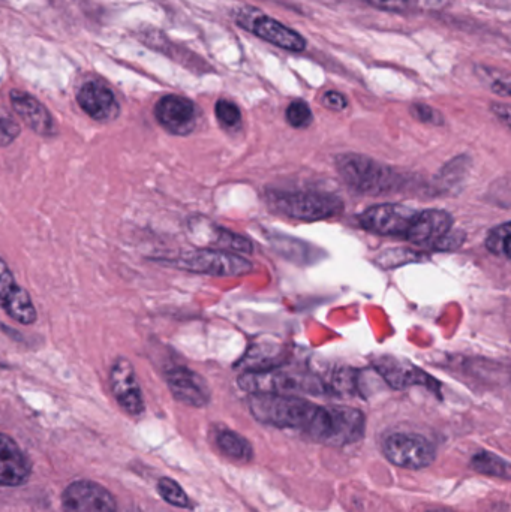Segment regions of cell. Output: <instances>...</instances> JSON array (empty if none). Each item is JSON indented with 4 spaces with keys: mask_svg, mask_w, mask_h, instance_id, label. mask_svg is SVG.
<instances>
[{
    "mask_svg": "<svg viewBox=\"0 0 511 512\" xmlns=\"http://www.w3.org/2000/svg\"><path fill=\"white\" fill-rule=\"evenodd\" d=\"M383 451L393 465L413 471L429 468L437 457L435 445L417 433H392L384 439Z\"/></svg>",
    "mask_w": 511,
    "mask_h": 512,
    "instance_id": "8992f818",
    "label": "cell"
},
{
    "mask_svg": "<svg viewBox=\"0 0 511 512\" xmlns=\"http://www.w3.org/2000/svg\"><path fill=\"white\" fill-rule=\"evenodd\" d=\"M216 119L219 120L224 128L234 129L239 128L242 123V113L240 108L234 102L228 99H219L215 105Z\"/></svg>",
    "mask_w": 511,
    "mask_h": 512,
    "instance_id": "484cf974",
    "label": "cell"
},
{
    "mask_svg": "<svg viewBox=\"0 0 511 512\" xmlns=\"http://www.w3.org/2000/svg\"><path fill=\"white\" fill-rule=\"evenodd\" d=\"M111 393L126 414L140 417L144 412L143 393L135 375L134 366L125 357L114 361L110 370Z\"/></svg>",
    "mask_w": 511,
    "mask_h": 512,
    "instance_id": "ba28073f",
    "label": "cell"
},
{
    "mask_svg": "<svg viewBox=\"0 0 511 512\" xmlns=\"http://www.w3.org/2000/svg\"><path fill=\"white\" fill-rule=\"evenodd\" d=\"M239 385L242 390L251 394H318L327 393V385L320 376L299 370L282 369L281 366L273 369L248 372L240 376Z\"/></svg>",
    "mask_w": 511,
    "mask_h": 512,
    "instance_id": "3957f363",
    "label": "cell"
},
{
    "mask_svg": "<svg viewBox=\"0 0 511 512\" xmlns=\"http://www.w3.org/2000/svg\"><path fill=\"white\" fill-rule=\"evenodd\" d=\"M453 218L444 210H425L417 213L407 233V240L417 246L437 249L441 240L452 231Z\"/></svg>",
    "mask_w": 511,
    "mask_h": 512,
    "instance_id": "4fadbf2b",
    "label": "cell"
},
{
    "mask_svg": "<svg viewBox=\"0 0 511 512\" xmlns=\"http://www.w3.org/2000/svg\"><path fill=\"white\" fill-rule=\"evenodd\" d=\"M29 472V462L17 442L0 433V487L20 486Z\"/></svg>",
    "mask_w": 511,
    "mask_h": 512,
    "instance_id": "d6986e66",
    "label": "cell"
},
{
    "mask_svg": "<svg viewBox=\"0 0 511 512\" xmlns=\"http://www.w3.org/2000/svg\"><path fill=\"white\" fill-rule=\"evenodd\" d=\"M411 114H413L414 119L422 123H428V125L441 126L444 123V117L440 111L435 110L431 105L422 104V102L411 105Z\"/></svg>",
    "mask_w": 511,
    "mask_h": 512,
    "instance_id": "83f0119b",
    "label": "cell"
},
{
    "mask_svg": "<svg viewBox=\"0 0 511 512\" xmlns=\"http://www.w3.org/2000/svg\"><path fill=\"white\" fill-rule=\"evenodd\" d=\"M158 492L164 501H167L170 505H174V507H192L188 495H186L182 487H180L176 481L171 480V478H161V480H159Z\"/></svg>",
    "mask_w": 511,
    "mask_h": 512,
    "instance_id": "cb8c5ba5",
    "label": "cell"
},
{
    "mask_svg": "<svg viewBox=\"0 0 511 512\" xmlns=\"http://www.w3.org/2000/svg\"><path fill=\"white\" fill-rule=\"evenodd\" d=\"M261 12L258 9L245 8L242 11L237 12L236 21L239 26H242L243 29L251 30L252 23H254L255 18L260 15Z\"/></svg>",
    "mask_w": 511,
    "mask_h": 512,
    "instance_id": "1f68e13d",
    "label": "cell"
},
{
    "mask_svg": "<svg viewBox=\"0 0 511 512\" xmlns=\"http://www.w3.org/2000/svg\"><path fill=\"white\" fill-rule=\"evenodd\" d=\"M20 135V126L11 117H0V146L11 144Z\"/></svg>",
    "mask_w": 511,
    "mask_h": 512,
    "instance_id": "f546056e",
    "label": "cell"
},
{
    "mask_svg": "<svg viewBox=\"0 0 511 512\" xmlns=\"http://www.w3.org/2000/svg\"><path fill=\"white\" fill-rule=\"evenodd\" d=\"M510 234V222H504L503 225L492 230L485 242L488 251L510 259Z\"/></svg>",
    "mask_w": 511,
    "mask_h": 512,
    "instance_id": "603a6c76",
    "label": "cell"
},
{
    "mask_svg": "<svg viewBox=\"0 0 511 512\" xmlns=\"http://www.w3.org/2000/svg\"><path fill=\"white\" fill-rule=\"evenodd\" d=\"M174 399L192 408H204L210 402V388L203 376L188 367H174L165 373Z\"/></svg>",
    "mask_w": 511,
    "mask_h": 512,
    "instance_id": "7c38bea8",
    "label": "cell"
},
{
    "mask_svg": "<svg viewBox=\"0 0 511 512\" xmlns=\"http://www.w3.org/2000/svg\"><path fill=\"white\" fill-rule=\"evenodd\" d=\"M492 92L497 93V95L504 96V98H509L510 96V78L500 77L497 80H494L491 86Z\"/></svg>",
    "mask_w": 511,
    "mask_h": 512,
    "instance_id": "d6a6232c",
    "label": "cell"
},
{
    "mask_svg": "<svg viewBox=\"0 0 511 512\" xmlns=\"http://www.w3.org/2000/svg\"><path fill=\"white\" fill-rule=\"evenodd\" d=\"M498 119L503 120L504 125L510 126V107L506 104H494L492 107Z\"/></svg>",
    "mask_w": 511,
    "mask_h": 512,
    "instance_id": "836d02e7",
    "label": "cell"
},
{
    "mask_svg": "<svg viewBox=\"0 0 511 512\" xmlns=\"http://www.w3.org/2000/svg\"><path fill=\"white\" fill-rule=\"evenodd\" d=\"M471 468L479 474L488 475V477L510 480L509 462L495 456L494 453H489V451H479V453L474 454L473 460H471Z\"/></svg>",
    "mask_w": 511,
    "mask_h": 512,
    "instance_id": "7402d4cb",
    "label": "cell"
},
{
    "mask_svg": "<svg viewBox=\"0 0 511 512\" xmlns=\"http://www.w3.org/2000/svg\"><path fill=\"white\" fill-rule=\"evenodd\" d=\"M251 32L263 41L293 53H300L306 48V39L299 32L269 15H258L252 23Z\"/></svg>",
    "mask_w": 511,
    "mask_h": 512,
    "instance_id": "ac0fdd59",
    "label": "cell"
},
{
    "mask_svg": "<svg viewBox=\"0 0 511 512\" xmlns=\"http://www.w3.org/2000/svg\"><path fill=\"white\" fill-rule=\"evenodd\" d=\"M321 102L327 110L332 111H344L348 107L347 96L338 92V90H329V92L324 93Z\"/></svg>",
    "mask_w": 511,
    "mask_h": 512,
    "instance_id": "4dcf8cb0",
    "label": "cell"
},
{
    "mask_svg": "<svg viewBox=\"0 0 511 512\" xmlns=\"http://www.w3.org/2000/svg\"><path fill=\"white\" fill-rule=\"evenodd\" d=\"M155 117L170 134L185 137L197 128L198 110L185 96L167 95L156 104Z\"/></svg>",
    "mask_w": 511,
    "mask_h": 512,
    "instance_id": "9c48e42d",
    "label": "cell"
},
{
    "mask_svg": "<svg viewBox=\"0 0 511 512\" xmlns=\"http://www.w3.org/2000/svg\"><path fill=\"white\" fill-rule=\"evenodd\" d=\"M365 2L383 11L404 14V12L414 11L419 0H365Z\"/></svg>",
    "mask_w": 511,
    "mask_h": 512,
    "instance_id": "f1b7e54d",
    "label": "cell"
},
{
    "mask_svg": "<svg viewBox=\"0 0 511 512\" xmlns=\"http://www.w3.org/2000/svg\"><path fill=\"white\" fill-rule=\"evenodd\" d=\"M332 411V427H330L327 445L330 447H344L356 444L365 435V415L359 409L348 406H330Z\"/></svg>",
    "mask_w": 511,
    "mask_h": 512,
    "instance_id": "2e32d148",
    "label": "cell"
},
{
    "mask_svg": "<svg viewBox=\"0 0 511 512\" xmlns=\"http://www.w3.org/2000/svg\"><path fill=\"white\" fill-rule=\"evenodd\" d=\"M203 227L201 222H192L191 231L192 233H198L200 239L203 242L209 243V245L215 246L219 251L233 252V254H252L254 248L252 243L249 242L245 237L239 236V234L231 233V231L224 230V228L216 227L213 224H206Z\"/></svg>",
    "mask_w": 511,
    "mask_h": 512,
    "instance_id": "ffe728a7",
    "label": "cell"
},
{
    "mask_svg": "<svg viewBox=\"0 0 511 512\" xmlns=\"http://www.w3.org/2000/svg\"><path fill=\"white\" fill-rule=\"evenodd\" d=\"M270 200L273 210L296 221H324L344 209V204L338 197L321 192H282L273 194Z\"/></svg>",
    "mask_w": 511,
    "mask_h": 512,
    "instance_id": "277c9868",
    "label": "cell"
},
{
    "mask_svg": "<svg viewBox=\"0 0 511 512\" xmlns=\"http://www.w3.org/2000/svg\"><path fill=\"white\" fill-rule=\"evenodd\" d=\"M339 177L357 194L380 195L398 191L404 177L368 156L345 153L336 158Z\"/></svg>",
    "mask_w": 511,
    "mask_h": 512,
    "instance_id": "7a4b0ae2",
    "label": "cell"
},
{
    "mask_svg": "<svg viewBox=\"0 0 511 512\" xmlns=\"http://www.w3.org/2000/svg\"><path fill=\"white\" fill-rule=\"evenodd\" d=\"M9 98H11L15 113L33 132L42 137H51L56 134V123H54L50 111L35 96L21 92V90H12Z\"/></svg>",
    "mask_w": 511,
    "mask_h": 512,
    "instance_id": "e0dca14e",
    "label": "cell"
},
{
    "mask_svg": "<svg viewBox=\"0 0 511 512\" xmlns=\"http://www.w3.org/2000/svg\"><path fill=\"white\" fill-rule=\"evenodd\" d=\"M0 306L15 321L30 325L36 321L35 306L26 289L21 288L5 261L0 259Z\"/></svg>",
    "mask_w": 511,
    "mask_h": 512,
    "instance_id": "8fae6325",
    "label": "cell"
},
{
    "mask_svg": "<svg viewBox=\"0 0 511 512\" xmlns=\"http://www.w3.org/2000/svg\"><path fill=\"white\" fill-rule=\"evenodd\" d=\"M174 265L180 270L191 273L207 274L215 277L243 276L251 273V261L233 252L219 251V249H200L180 256Z\"/></svg>",
    "mask_w": 511,
    "mask_h": 512,
    "instance_id": "5b68a950",
    "label": "cell"
},
{
    "mask_svg": "<svg viewBox=\"0 0 511 512\" xmlns=\"http://www.w3.org/2000/svg\"><path fill=\"white\" fill-rule=\"evenodd\" d=\"M419 256L416 252L408 251V249H392V251L378 255V264L383 265L384 268L398 267L401 264L419 261Z\"/></svg>",
    "mask_w": 511,
    "mask_h": 512,
    "instance_id": "4316f807",
    "label": "cell"
},
{
    "mask_svg": "<svg viewBox=\"0 0 511 512\" xmlns=\"http://www.w3.org/2000/svg\"><path fill=\"white\" fill-rule=\"evenodd\" d=\"M425 512H453V511L447 510V508H431V510H428Z\"/></svg>",
    "mask_w": 511,
    "mask_h": 512,
    "instance_id": "e575fe53",
    "label": "cell"
},
{
    "mask_svg": "<svg viewBox=\"0 0 511 512\" xmlns=\"http://www.w3.org/2000/svg\"><path fill=\"white\" fill-rule=\"evenodd\" d=\"M285 117H287V122L296 129L308 128L314 120L311 107L303 99H296V101L291 102L287 111H285Z\"/></svg>",
    "mask_w": 511,
    "mask_h": 512,
    "instance_id": "d4e9b609",
    "label": "cell"
},
{
    "mask_svg": "<svg viewBox=\"0 0 511 512\" xmlns=\"http://www.w3.org/2000/svg\"><path fill=\"white\" fill-rule=\"evenodd\" d=\"M62 507L65 512H117L113 495L93 481H75L66 487Z\"/></svg>",
    "mask_w": 511,
    "mask_h": 512,
    "instance_id": "30bf717a",
    "label": "cell"
},
{
    "mask_svg": "<svg viewBox=\"0 0 511 512\" xmlns=\"http://www.w3.org/2000/svg\"><path fill=\"white\" fill-rule=\"evenodd\" d=\"M81 110L96 122H111L119 116V102L113 90L98 81H89L77 95Z\"/></svg>",
    "mask_w": 511,
    "mask_h": 512,
    "instance_id": "9a60e30c",
    "label": "cell"
},
{
    "mask_svg": "<svg viewBox=\"0 0 511 512\" xmlns=\"http://www.w3.org/2000/svg\"><path fill=\"white\" fill-rule=\"evenodd\" d=\"M216 445H218L221 453L233 462L248 463L251 462L252 456H254L251 442L239 433L233 432V430H219L216 433Z\"/></svg>",
    "mask_w": 511,
    "mask_h": 512,
    "instance_id": "44dd1931",
    "label": "cell"
},
{
    "mask_svg": "<svg viewBox=\"0 0 511 512\" xmlns=\"http://www.w3.org/2000/svg\"><path fill=\"white\" fill-rule=\"evenodd\" d=\"M375 367H377L378 373L383 376L384 381L395 390H405V388L414 387V385H422V387L429 388L435 393L440 391L438 390L440 384L431 375L408 363V361L399 360L395 357H383L377 361Z\"/></svg>",
    "mask_w": 511,
    "mask_h": 512,
    "instance_id": "5bb4252c",
    "label": "cell"
},
{
    "mask_svg": "<svg viewBox=\"0 0 511 512\" xmlns=\"http://www.w3.org/2000/svg\"><path fill=\"white\" fill-rule=\"evenodd\" d=\"M417 213L402 204H380L365 210L359 216V224L363 230L378 236H407Z\"/></svg>",
    "mask_w": 511,
    "mask_h": 512,
    "instance_id": "52a82bcc",
    "label": "cell"
},
{
    "mask_svg": "<svg viewBox=\"0 0 511 512\" xmlns=\"http://www.w3.org/2000/svg\"><path fill=\"white\" fill-rule=\"evenodd\" d=\"M323 406L284 394H251L249 409L255 420L278 429L300 430L311 436Z\"/></svg>",
    "mask_w": 511,
    "mask_h": 512,
    "instance_id": "6da1fadb",
    "label": "cell"
}]
</instances>
